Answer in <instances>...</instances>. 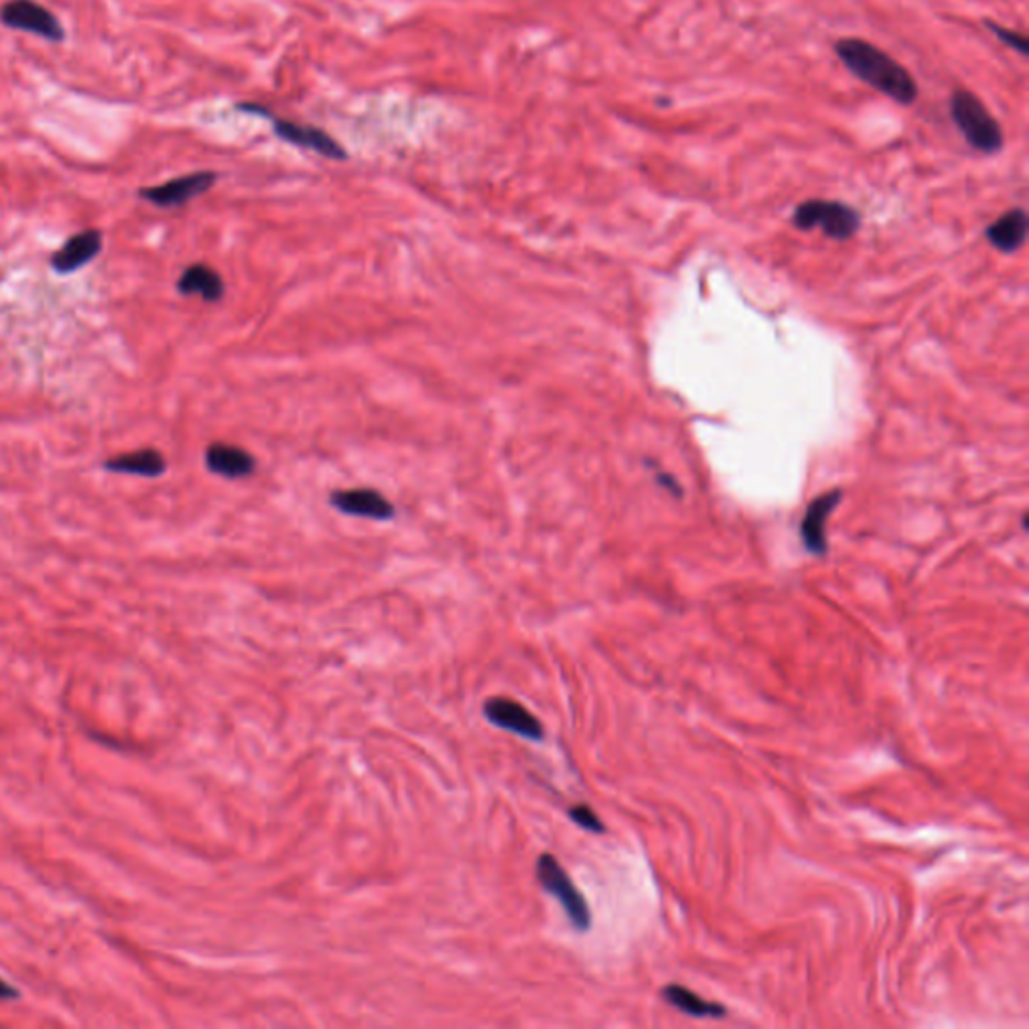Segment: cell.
Wrapping results in <instances>:
<instances>
[{
    "label": "cell",
    "instance_id": "cell-1",
    "mask_svg": "<svg viewBox=\"0 0 1029 1029\" xmlns=\"http://www.w3.org/2000/svg\"><path fill=\"white\" fill-rule=\"evenodd\" d=\"M834 55L859 81L889 97L890 101L903 107L912 106L917 101L919 87L911 73L877 45L865 38L849 36L834 43Z\"/></svg>",
    "mask_w": 1029,
    "mask_h": 1029
},
{
    "label": "cell",
    "instance_id": "cell-2",
    "mask_svg": "<svg viewBox=\"0 0 1029 1029\" xmlns=\"http://www.w3.org/2000/svg\"><path fill=\"white\" fill-rule=\"evenodd\" d=\"M949 113L970 143L971 150L994 155L1004 147V129L982 99L970 89H955L949 99Z\"/></svg>",
    "mask_w": 1029,
    "mask_h": 1029
},
{
    "label": "cell",
    "instance_id": "cell-3",
    "mask_svg": "<svg viewBox=\"0 0 1029 1029\" xmlns=\"http://www.w3.org/2000/svg\"><path fill=\"white\" fill-rule=\"evenodd\" d=\"M793 223L803 232L820 230L827 237L844 242L859 232L861 213L842 201L808 199L796 206Z\"/></svg>",
    "mask_w": 1029,
    "mask_h": 1029
},
{
    "label": "cell",
    "instance_id": "cell-4",
    "mask_svg": "<svg viewBox=\"0 0 1029 1029\" xmlns=\"http://www.w3.org/2000/svg\"><path fill=\"white\" fill-rule=\"evenodd\" d=\"M538 881L543 890H547L555 899L560 900L563 911L567 912V919L572 921L579 933L589 931L591 927V911L585 900L582 890L574 885L567 871L563 868L562 863L553 856L545 853L539 856L538 861Z\"/></svg>",
    "mask_w": 1029,
    "mask_h": 1029
},
{
    "label": "cell",
    "instance_id": "cell-5",
    "mask_svg": "<svg viewBox=\"0 0 1029 1029\" xmlns=\"http://www.w3.org/2000/svg\"><path fill=\"white\" fill-rule=\"evenodd\" d=\"M240 109H244L247 113H254V115L268 118L269 121H272L274 133H276L280 140L286 141V143H292L296 147L320 153V155L330 157V159H336V162H344V159L348 157V153L340 145L339 141L334 140V137H330L327 131H322L320 128L294 123V121H288V119L272 118L269 111H266L264 107L252 106V103H250V106H247V103L246 106H240Z\"/></svg>",
    "mask_w": 1029,
    "mask_h": 1029
},
{
    "label": "cell",
    "instance_id": "cell-6",
    "mask_svg": "<svg viewBox=\"0 0 1029 1029\" xmlns=\"http://www.w3.org/2000/svg\"><path fill=\"white\" fill-rule=\"evenodd\" d=\"M0 23L14 31H23L41 36L45 41L60 43L65 38V29L59 19L47 7L36 0H9L0 7Z\"/></svg>",
    "mask_w": 1029,
    "mask_h": 1029
},
{
    "label": "cell",
    "instance_id": "cell-7",
    "mask_svg": "<svg viewBox=\"0 0 1029 1029\" xmlns=\"http://www.w3.org/2000/svg\"><path fill=\"white\" fill-rule=\"evenodd\" d=\"M218 181V174L213 172H196L189 176L176 177L169 179L162 186L153 188H143L140 191V198L150 201L157 208H179L186 206L191 199L203 196L210 191Z\"/></svg>",
    "mask_w": 1029,
    "mask_h": 1029
},
{
    "label": "cell",
    "instance_id": "cell-8",
    "mask_svg": "<svg viewBox=\"0 0 1029 1029\" xmlns=\"http://www.w3.org/2000/svg\"><path fill=\"white\" fill-rule=\"evenodd\" d=\"M485 718L497 728H504L513 732L517 737L527 738V740H541L543 738V726L533 713L527 710L523 704L514 702L511 698H491L483 706Z\"/></svg>",
    "mask_w": 1029,
    "mask_h": 1029
},
{
    "label": "cell",
    "instance_id": "cell-9",
    "mask_svg": "<svg viewBox=\"0 0 1029 1029\" xmlns=\"http://www.w3.org/2000/svg\"><path fill=\"white\" fill-rule=\"evenodd\" d=\"M328 501L340 513L373 521H390L397 514L395 505L376 489H339L330 495Z\"/></svg>",
    "mask_w": 1029,
    "mask_h": 1029
},
{
    "label": "cell",
    "instance_id": "cell-10",
    "mask_svg": "<svg viewBox=\"0 0 1029 1029\" xmlns=\"http://www.w3.org/2000/svg\"><path fill=\"white\" fill-rule=\"evenodd\" d=\"M841 489H832L808 505L807 513L800 523V539L808 553L812 555L827 553V519L834 511V507L841 504Z\"/></svg>",
    "mask_w": 1029,
    "mask_h": 1029
},
{
    "label": "cell",
    "instance_id": "cell-11",
    "mask_svg": "<svg viewBox=\"0 0 1029 1029\" xmlns=\"http://www.w3.org/2000/svg\"><path fill=\"white\" fill-rule=\"evenodd\" d=\"M103 247V234L99 230H85L69 237L60 250L51 257V266L59 274H73L82 266H87L93 257L99 256Z\"/></svg>",
    "mask_w": 1029,
    "mask_h": 1029
},
{
    "label": "cell",
    "instance_id": "cell-12",
    "mask_svg": "<svg viewBox=\"0 0 1029 1029\" xmlns=\"http://www.w3.org/2000/svg\"><path fill=\"white\" fill-rule=\"evenodd\" d=\"M206 467L223 479H246L256 471V458L242 446L211 443L206 451Z\"/></svg>",
    "mask_w": 1029,
    "mask_h": 1029
},
{
    "label": "cell",
    "instance_id": "cell-13",
    "mask_svg": "<svg viewBox=\"0 0 1029 1029\" xmlns=\"http://www.w3.org/2000/svg\"><path fill=\"white\" fill-rule=\"evenodd\" d=\"M985 235H987L989 244L995 250H999L1004 254L1018 252L1019 247L1024 246L1026 235H1028V213L1021 208L1007 211L999 220H995L987 228Z\"/></svg>",
    "mask_w": 1029,
    "mask_h": 1029
},
{
    "label": "cell",
    "instance_id": "cell-14",
    "mask_svg": "<svg viewBox=\"0 0 1029 1029\" xmlns=\"http://www.w3.org/2000/svg\"><path fill=\"white\" fill-rule=\"evenodd\" d=\"M177 290L184 296H201L206 302H220L225 284L220 272L210 268L208 264H191L177 280Z\"/></svg>",
    "mask_w": 1029,
    "mask_h": 1029
},
{
    "label": "cell",
    "instance_id": "cell-15",
    "mask_svg": "<svg viewBox=\"0 0 1029 1029\" xmlns=\"http://www.w3.org/2000/svg\"><path fill=\"white\" fill-rule=\"evenodd\" d=\"M103 467L111 471V473L155 479V477H162L167 471V463H165V456L159 451L140 449V451H133V453H123V455L107 458Z\"/></svg>",
    "mask_w": 1029,
    "mask_h": 1029
},
{
    "label": "cell",
    "instance_id": "cell-16",
    "mask_svg": "<svg viewBox=\"0 0 1029 1029\" xmlns=\"http://www.w3.org/2000/svg\"><path fill=\"white\" fill-rule=\"evenodd\" d=\"M662 997H664V1002H667L670 1006L676 1007V1009L684 1011V1014H688L691 1018H726L724 1006L712 1004V1002H704L700 995L694 994L688 987L678 985V983L666 985V987L662 989Z\"/></svg>",
    "mask_w": 1029,
    "mask_h": 1029
},
{
    "label": "cell",
    "instance_id": "cell-17",
    "mask_svg": "<svg viewBox=\"0 0 1029 1029\" xmlns=\"http://www.w3.org/2000/svg\"><path fill=\"white\" fill-rule=\"evenodd\" d=\"M985 26H987V29H989V31H992V33H994V35L997 36V38H999V41H1002L1004 45H1006V47L1014 48V51H1016V53H1019V55H1024V57H1028L1029 55L1028 38L1021 35V33H1016V31H1011V29H1006V26H1002V24L994 23V21H985Z\"/></svg>",
    "mask_w": 1029,
    "mask_h": 1029
},
{
    "label": "cell",
    "instance_id": "cell-18",
    "mask_svg": "<svg viewBox=\"0 0 1029 1029\" xmlns=\"http://www.w3.org/2000/svg\"><path fill=\"white\" fill-rule=\"evenodd\" d=\"M569 817L574 820L575 825H579L582 829L589 832H604L606 827L604 822L599 820L596 812L585 805H575V807L569 808Z\"/></svg>",
    "mask_w": 1029,
    "mask_h": 1029
},
{
    "label": "cell",
    "instance_id": "cell-19",
    "mask_svg": "<svg viewBox=\"0 0 1029 1029\" xmlns=\"http://www.w3.org/2000/svg\"><path fill=\"white\" fill-rule=\"evenodd\" d=\"M16 997H19V992H16L12 985L4 982V980H0V1002H11V999H16Z\"/></svg>",
    "mask_w": 1029,
    "mask_h": 1029
}]
</instances>
